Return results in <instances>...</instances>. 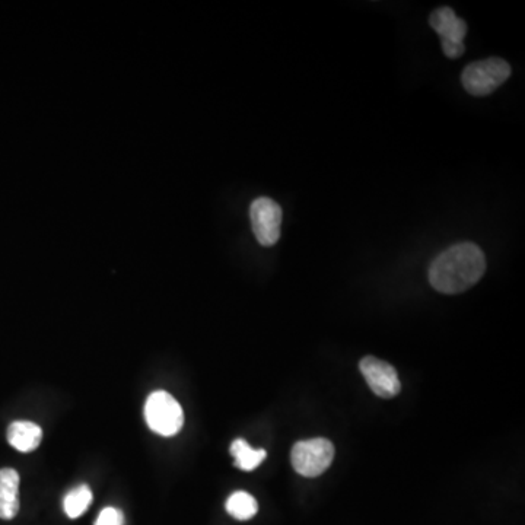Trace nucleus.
Here are the masks:
<instances>
[{"mask_svg": "<svg viewBox=\"0 0 525 525\" xmlns=\"http://www.w3.org/2000/svg\"><path fill=\"white\" fill-rule=\"evenodd\" d=\"M485 270V254L476 244H455L432 262L429 282L441 294H461L476 285Z\"/></svg>", "mask_w": 525, "mask_h": 525, "instance_id": "1", "label": "nucleus"}, {"mask_svg": "<svg viewBox=\"0 0 525 525\" xmlns=\"http://www.w3.org/2000/svg\"><path fill=\"white\" fill-rule=\"evenodd\" d=\"M145 420L152 432L170 438L183 428L184 412L170 393L155 391L146 400Z\"/></svg>", "mask_w": 525, "mask_h": 525, "instance_id": "2", "label": "nucleus"}, {"mask_svg": "<svg viewBox=\"0 0 525 525\" xmlns=\"http://www.w3.org/2000/svg\"><path fill=\"white\" fill-rule=\"evenodd\" d=\"M509 76H511V68L508 63L498 57H492L467 66L461 75V82L469 94L474 97H485L501 87Z\"/></svg>", "mask_w": 525, "mask_h": 525, "instance_id": "3", "label": "nucleus"}, {"mask_svg": "<svg viewBox=\"0 0 525 525\" xmlns=\"http://www.w3.org/2000/svg\"><path fill=\"white\" fill-rule=\"evenodd\" d=\"M334 447L326 438L299 441L292 448L291 461L295 472L304 477H317L333 463Z\"/></svg>", "mask_w": 525, "mask_h": 525, "instance_id": "4", "label": "nucleus"}, {"mask_svg": "<svg viewBox=\"0 0 525 525\" xmlns=\"http://www.w3.org/2000/svg\"><path fill=\"white\" fill-rule=\"evenodd\" d=\"M282 218V209L275 200L269 197H259L251 203V227H253L257 241L264 247H272L278 243Z\"/></svg>", "mask_w": 525, "mask_h": 525, "instance_id": "5", "label": "nucleus"}, {"mask_svg": "<svg viewBox=\"0 0 525 525\" xmlns=\"http://www.w3.org/2000/svg\"><path fill=\"white\" fill-rule=\"evenodd\" d=\"M429 24L441 37L445 56L457 59L464 53L463 38L467 34V24L455 17L453 9L445 6L432 12Z\"/></svg>", "mask_w": 525, "mask_h": 525, "instance_id": "6", "label": "nucleus"}, {"mask_svg": "<svg viewBox=\"0 0 525 525\" xmlns=\"http://www.w3.org/2000/svg\"><path fill=\"white\" fill-rule=\"evenodd\" d=\"M362 375L372 391L381 399H393L402 390L396 368L388 362L365 356L359 364Z\"/></svg>", "mask_w": 525, "mask_h": 525, "instance_id": "7", "label": "nucleus"}, {"mask_svg": "<svg viewBox=\"0 0 525 525\" xmlns=\"http://www.w3.org/2000/svg\"><path fill=\"white\" fill-rule=\"evenodd\" d=\"M19 474L14 469L0 470V520H14L19 512Z\"/></svg>", "mask_w": 525, "mask_h": 525, "instance_id": "8", "label": "nucleus"}, {"mask_svg": "<svg viewBox=\"0 0 525 525\" xmlns=\"http://www.w3.org/2000/svg\"><path fill=\"white\" fill-rule=\"evenodd\" d=\"M43 431L40 426L28 420L12 422L8 428V442L19 453H33L40 447Z\"/></svg>", "mask_w": 525, "mask_h": 525, "instance_id": "9", "label": "nucleus"}, {"mask_svg": "<svg viewBox=\"0 0 525 525\" xmlns=\"http://www.w3.org/2000/svg\"><path fill=\"white\" fill-rule=\"evenodd\" d=\"M231 455L234 457L235 466L243 472H253L260 464L263 463L266 458V451L254 450L251 445H248L247 441L238 438L232 442Z\"/></svg>", "mask_w": 525, "mask_h": 525, "instance_id": "10", "label": "nucleus"}, {"mask_svg": "<svg viewBox=\"0 0 525 525\" xmlns=\"http://www.w3.org/2000/svg\"><path fill=\"white\" fill-rule=\"evenodd\" d=\"M227 512L232 518L238 521H248L259 511V504L250 493L244 490L232 493L229 496L227 504H225Z\"/></svg>", "mask_w": 525, "mask_h": 525, "instance_id": "11", "label": "nucleus"}, {"mask_svg": "<svg viewBox=\"0 0 525 525\" xmlns=\"http://www.w3.org/2000/svg\"><path fill=\"white\" fill-rule=\"evenodd\" d=\"M91 504L92 490L87 485H81L78 488L69 490L65 499H63V509H65L66 515L72 520L82 517Z\"/></svg>", "mask_w": 525, "mask_h": 525, "instance_id": "12", "label": "nucleus"}, {"mask_svg": "<svg viewBox=\"0 0 525 525\" xmlns=\"http://www.w3.org/2000/svg\"><path fill=\"white\" fill-rule=\"evenodd\" d=\"M95 525H124V515L120 509L108 507L98 515Z\"/></svg>", "mask_w": 525, "mask_h": 525, "instance_id": "13", "label": "nucleus"}]
</instances>
